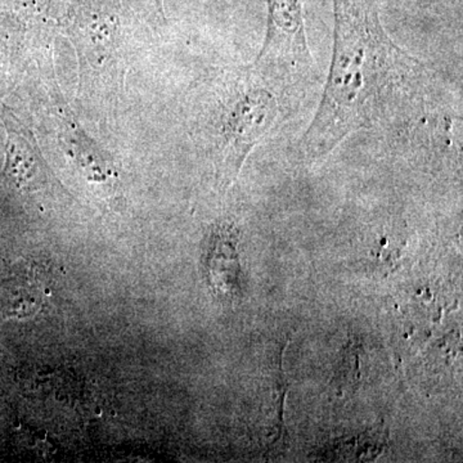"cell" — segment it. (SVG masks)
<instances>
[{"label":"cell","instance_id":"obj_1","mask_svg":"<svg viewBox=\"0 0 463 463\" xmlns=\"http://www.w3.org/2000/svg\"><path fill=\"white\" fill-rule=\"evenodd\" d=\"M334 14L330 74L300 146L310 163L352 133L412 123L425 112L431 85L428 67L385 32L373 0H334Z\"/></svg>","mask_w":463,"mask_h":463},{"label":"cell","instance_id":"obj_2","mask_svg":"<svg viewBox=\"0 0 463 463\" xmlns=\"http://www.w3.org/2000/svg\"><path fill=\"white\" fill-rule=\"evenodd\" d=\"M274 85L254 67L234 76L222 99L214 127V149L219 175L230 185L246 158L273 129L279 112Z\"/></svg>","mask_w":463,"mask_h":463},{"label":"cell","instance_id":"obj_3","mask_svg":"<svg viewBox=\"0 0 463 463\" xmlns=\"http://www.w3.org/2000/svg\"><path fill=\"white\" fill-rule=\"evenodd\" d=\"M268 26L255 70L273 84L303 81L313 66L304 0H267Z\"/></svg>","mask_w":463,"mask_h":463},{"label":"cell","instance_id":"obj_4","mask_svg":"<svg viewBox=\"0 0 463 463\" xmlns=\"http://www.w3.org/2000/svg\"><path fill=\"white\" fill-rule=\"evenodd\" d=\"M7 146H5V175L20 191L30 194H53L61 184L51 172L36 146L32 133L16 118L5 120Z\"/></svg>","mask_w":463,"mask_h":463},{"label":"cell","instance_id":"obj_5","mask_svg":"<svg viewBox=\"0 0 463 463\" xmlns=\"http://www.w3.org/2000/svg\"><path fill=\"white\" fill-rule=\"evenodd\" d=\"M206 260L210 283L216 294L231 298L240 292L239 232L233 224L213 227L207 239Z\"/></svg>","mask_w":463,"mask_h":463},{"label":"cell","instance_id":"obj_6","mask_svg":"<svg viewBox=\"0 0 463 463\" xmlns=\"http://www.w3.org/2000/svg\"><path fill=\"white\" fill-rule=\"evenodd\" d=\"M158 8H160V11L164 14V0H156Z\"/></svg>","mask_w":463,"mask_h":463}]
</instances>
